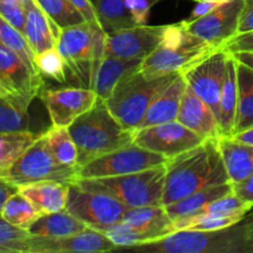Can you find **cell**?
Masks as SVG:
<instances>
[{"mask_svg": "<svg viewBox=\"0 0 253 253\" xmlns=\"http://www.w3.org/2000/svg\"><path fill=\"white\" fill-rule=\"evenodd\" d=\"M240 63H244L253 69V52H239V53H231Z\"/></svg>", "mask_w": 253, "mask_h": 253, "instance_id": "obj_49", "label": "cell"}, {"mask_svg": "<svg viewBox=\"0 0 253 253\" xmlns=\"http://www.w3.org/2000/svg\"><path fill=\"white\" fill-rule=\"evenodd\" d=\"M0 46L15 52L19 57H21L25 63L35 71L40 73L36 67V54L32 51L29 41L26 40L25 35L21 31L12 26L10 22H7L4 17L0 15Z\"/></svg>", "mask_w": 253, "mask_h": 253, "instance_id": "obj_34", "label": "cell"}, {"mask_svg": "<svg viewBox=\"0 0 253 253\" xmlns=\"http://www.w3.org/2000/svg\"><path fill=\"white\" fill-rule=\"evenodd\" d=\"M35 62H36V67L42 77L53 79L58 83H66L68 81L66 63H64L63 57L61 56L57 47L36 54Z\"/></svg>", "mask_w": 253, "mask_h": 253, "instance_id": "obj_38", "label": "cell"}, {"mask_svg": "<svg viewBox=\"0 0 253 253\" xmlns=\"http://www.w3.org/2000/svg\"><path fill=\"white\" fill-rule=\"evenodd\" d=\"M161 0H126V6L136 25H146L151 9Z\"/></svg>", "mask_w": 253, "mask_h": 253, "instance_id": "obj_42", "label": "cell"}, {"mask_svg": "<svg viewBox=\"0 0 253 253\" xmlns=\"http://www.w3.org/2000/svg\"><path fill=\"white\" fill-rule=\"evenodd\" d=\"M229 56L224 48L217 49L183 73L188 85L212 109L216 118Z\"/></svg>", "mask_w": 253, "mask_h": 253, "instance_id": "obj_15", "label": "cell"}, {"mask_svg": "<svg viewBox=\"0 0 253 253\" xmlns=\"http://www.w3.org/2000/svg\"><path fill=\"white\" fill-rule=\"evenodd\" d=\"M249 31H253V0H246L245 1L241 19H240L239 34Z\"/></svg>", "mask_w": 253, "mask_h": 253, "instance_id": "obj_47", "label": "cell"}, {"mask_svg": "<svg viewBox=\"0 0 253 253\" xmlns=\"http://www.w3.org/2000/svg\"><path fill=\"white\" fill-rule=\"evenodd\" d=\"M106 32L99 24H84L59 31L57 48L63 57L68 78L77 86L91 89L94 74L105 56Z\"/></svg>", "mask_w": 253, "mask_h": 253, "instance_id": "obj_3", "label": "cell"}, {"mask_svg": "<svg viewBox=\"0 0 253 253\" xmlns=\"http://www.w3.org/2000/svg\"><path fill=\"white\" fill-rule=\"evenodd\" d=\"M252 205L242 200L239 195L235 194L234 192L230 194L224 195L219 199L214 200L209 205L204 208L202 211L198 212L200 214H215L221 215V216H237L244 217L245 215L249 214L250 210L252 209Z\"/></svg>", "mask_w": 253, "mask_h": 253, "instance_id": "obj_39", "label": "cell"}, {"mask_svg": "<svg viewBox=\"0 0 253 253\" xmlns=\"http://www.w3.org/2000/svg\"><path fill=\"white\" fill-rule=\"evenodd\" d=\"M41 133L32 131L0 133V178H4L17 158L36 141Z\"/></svg>", "mask_w": 253, "mask_h": 253, "instance_id": "obj_31", "label": "cell"}, {"mask_svg": "<svg viewBox=\"0 0 253 253\" xmlns=\"http://www.w3.org/2000/svg\"><path fill=\"white\" fill-rule=\"evenodd\" d=\"M142 59L119 58V57L104 56L94 74L91 89L100 100L106 101L118 85L119 82L128 74L138 71Z\"/></svg>", "mask_w": 253, "mask_h": 253, "instance_id": "obj_22", "label": "cell"}, {"mask_svg": "<svg viewBox=\"0 0 253 253\" xmlns=\"http://www.w3.org/2000/svg\"><path fill=\"white\" fill-rule=\"evenodd\" d=\"M126 209L127 207L109 195L84 189L76 182L69 184L66 210L90 229L103 232L123 221Z\"/></svg>", "mask_w": 253, "mask_h": 253, "instance_id": "obj_9", "label": "cell"}, {"mask_svg": "<svg viewBox=\"0 0 253 253\" xmlns=\"http://www.w3.org/2000/svg\"><path fill=\"white\" fill-rule=\"evenodd\" d=\"M1 216L14 226L29 230L41 214L29 198L17 192L6 200L2 208Z\"/></svg>", "mask_w": 253, "mask_h": 253, "instance_id": "obj_32", "label": "cell"}, {"mask_svg": "<svg viewBox=\"0 0 253 253\" xmlns=\"http://www.w3.org/2000/svg\"><path fill=\"white\" fill-rule=\"evenodd\" d=\"M85 229H88V226L84 222L64 209L53 214L41 215L31 225L29 232L34 236L63 237L78 234Z\"/></svg>", "mask_w": 253, "mask_h": 253, "instance_id": "obj_28", "label": "cell"}, {"mask_svg": "<svg viewBox=\"0 0 253 253\" xmlns=\"http://www.w3.org/2000/svg\"><path fill=\"white\" fill-rule=\"evenodd\" d=\"M166 161L167 158L165 156L146 150L133 142L86 163L85 166L79 168L78 178H101L131 174L162 166Z\"/></svg>", "mask_w": 253, "mask_h": 253, "instance_id": "obj_10", "label": "cell"}, {"mask_svg": "<svg viewBox=\"0 0 253 253\" xmlns=\"http://www.w3.org/2000/svg\"><path fill=\"white\" fill-rule=\"evenodd\" d=\"M0 86L9 93L35 99L43 88V79L15 52L0 46Z\"/></svg>", "mask_w": 253, "mask_h": 253, "instance_id": "obj_17", "label": "cell"}, {"mask_svg": "<svg viewBox=\"0 0 253 253\" xmlns=\"http://www.w3.org/2000/svg\"><path fill=\"white\" fill-rule=\"evenodd\" d=\"M69 184L62 182L31 183L20 187L19 192L31 200L40 214L47 215L66 209Z\"/></svg>", "mask_w": 253, "mask_h": 253, "instance_id": "obj_25", "label": "cell"}, {"mask_svg": "<svg viewBox=\"0 0 253 253\" xmlns=\"http://www.w3.org/2000/svg\"><path fill=\"white\" fill-rule=\"evenodd\" d=\"M39 96L46 106L52 126L58 127H68L82 114L90 110L99 99L93 89L83 86L46 89Z\"/></svg>", "mask_w": 253, "mask_h": 253, "instance_id": "obj_14", "label": "cell"}, {"mask_svg": "<svg viewBox=\"0 0 253 253\" xmlns=\"http://www.w3.org/2000/svg\"><path fill=\"white\" fill-rule=\"evenodd\" d=\"M165 178L166 167L162 165L131 174L78 178L76 183L86 190L109 195L125 207L137 208L162 204Z\"/></svg>", "mask_w": 253, "mask_h": 253, "instance_id": "obj_5", "label": "cell"}, {"mask_svg": "<svg viewBox=\"0 0 253 253\" xmlns=\"http://www.w3.org/2000/svg\"><path fill=\"white\" fill-rule=\"evenodd\" d=\"M237 61V59H236ZM239 104L234 136L253 127V69L237 61Z\"/></svg>", "mask_w": 253, "mask_h": 253, "instance_id": "obj_29", "label": "cell"}, {"mask_svg": "<svg viewBox=\"0 0 253 253\" xmlns=\"http://www.w3.org/2000/svg\"><path fill=\"white\" fill-rule=\"evenodd\" d=\"M103 234L118 247V250H131L147 244V239L124 221L116 222L103 231Z\"/></svg>", "mask_w": 253, "mask_h": 253, "instance_id": "obj_40", "label": "cell"}, {"mask_svg": "<svg viewBox=\"0 0 253 253\" xmlns=\"http://www.w3.org/2000/svg\"><path fill=\"white\" fill-rule=\"evenodd\" d=\"M232 192L253 207V174L242 182L232 184Z\"/></svg>", "mask_w": 253, "mask_h": 253, "instance_id": "obj_45", "label": "cell"}, {"mask_svg": "<svg viewBox=\"0 0 253 253\" xmlns=\"http://www.w3.org/2000/svg\"><path fill=\"white\" fill-rule=\"evenodd\" d=\"M230 193H232L231 183L211 185V187L204 188V189L192 193V194L178 200V202L166 205V210L173 219V221L180 219H188V217L195 216L198 212L202 211L207 205H209L214 200L230 194Z\"/></svg>", "mask_w": 253, "mask_h": 253, "instance_id": "obj_26", "label": "cell"}, {"mask_svg": "<svg viewBox=\"0 0 253 253\" xmlns=\"http://www.w3.org/2000/svg\"><path fill=\"white\" fill-rule=\"evenodd\" d=\"M100 26L106 34L137 26L131 16L126 0H93Z\"/></svg>", "mask_w": 253, "mask_h": 253, "instance_id": "obj_30", "label": "cell"}, {"mask_svg": "<svg viewBox=\"0 0 253 253\" xmlns=\"http://www.w3.org/2000/svg\"><path fill=\"white\" fill-rule=\"evenodd\" d=\"M162 205H169L211 185L230 182L217 138H208L189 151L167 158Z\"/></svg>", "mask_w": 253, "mask_h": 253, "instance_id": "obj_1", "label": "cell"}, {"mask_svg": "<svg viewBox=\"0 0 253 253\" xmlns=\"http://www.w3.org/2000/svg\"><path fill=\"white\" fill-rule=\"evenodd\" d=\"M79 168L62 165L52 153L43 133L20 156L2 179L17 187L39 182L73 183Z\"/></svg>", "mask_w": 253, "mask_h": 253, "instance_id": "obj_7", "label": "cell"}, {"mask_svg": "<svg viewBox=\"0 0 253 253\" xmlns=\"http://www.w3.org/2000/svg\"><path fill=\"white\" fill-rule=\"evenodd\" d=\"M36 2L59 30L86 22L69 0H36Z\"/></svg>", "mask_w": 253, "mask_h": 253, "instance_id": "obj_35", "label": "cell"}, {"mask_svg": "<svg viewBox=\"0 0 253 253\" xmlns=\"http://www.w3.org/2000/svg\"><path fill=\"white\" fill-rule=\"evenodd\" d=\"M208 138L193 132L178 120L148 126L135 131L133 142L155 153L172 158L197 147Z\"/></svg>", "mask_w": 253, "mask_h": 253, "instance_id": "obj_12", "label": "cell"}, {"mask_svg": "<svg viewBox=\"0 0 253 253\" xmlns=\"http://www.w3.org/2000/svg\"><path fill=\"white\" fill-rule=\"evenodd\" d=\"M0 15L24 34L26 24V10L24 4L15 1H0Z\"/></svg>", "mask_w": 253, "mask_h": 253, "instance_id": "obj_41", "label": "cell"}, {"mask_svg": "<svg viewBox=\"0 0 253 253\" xmlns=\"http://www.w3.org/2000/svg\"><path fill=\"white\" fill-rule=\"evenodd\" d=\"M217 145L231 184L253 174V145L224 136L217 138Z\"/></svg>", "mask_w": 253, "mask_h": 253, "instance_id": "obj_24", "label": "cell"}, {"mask_svg": "<svg viewBox=\"0 0 253 253\" xmlns=\"http://www.w3.org/2000/svg\"><path fill=\"white\" fill-rule=\"evenodd\" d=\"M224 49L229 53L253 52V31L237 34L229 42H226Z\"/></svg>", "mask_w": 253, "mask_h": 253, "instance_id": "obj_43", "label": "cell"}, {"mask_svg": "<svg viewBox=\"0 0 253 253\" xmlns=\"http://www.w3.org/2000/svg\"><path fill=\"white\" fill-rule=\"evenodd\" d=\"M32 100L16 93L0 95V133L30 131L29 108Z\"/></svg>", "mask_w": 253, "mask_h": 253, "instance_id": "obj_27", "label": "cell"}, {"mask_svg": "<svg viewBox=\"0 0 253 253\" xmlns=\"http://www.w3.org/2000/svg\"><path fill=\"white\" fill-rule=\"evenodd\" d=\"M242 217L221 216L215 214H200L188 219H180L174 221V230H190V231H216L236 224Z\"/></svg>", "mask_w": 253, "mask_h": 253, "instance_id": "obj_36", "label": "cell"}, {"mask_svg": "<svg viewBox=\"0 0 253 253\" xmlns=\"http://www.w3.org/2000/svg\"><path fill=\"white\" fill-rule=\"evenodd\" d=\"M123 221L142 234L147 239V244L175 232L174 221L162 204L127 208Z\"/></svg>", "mask_w": 253, "mask_h": 253, "instance_id": "obj_18", "label": "cell"}, {"mask_svg": "<svg viewBox=\"0 0 253 253\" xmlns=\"http://www.w3.org/2000/svg\"><path fill=\"white\" fill-rule=\"evenodd\" d=\"M246 0H229L209 14L194 20H183L185 29L214 48H224L239 34L240 19Z\"/></svg>", "mask_w": 253, "mask_h": 253, "instance_id": "obj_11", "label": "cell"}, {"mask_svg": "<svg viewBox=\"0 0 253 253\" xmlns=\"http://www.w3.org/2000/svg\"><path fill=\"white\" fill-rule=\"evenodd\" d=\"M237 104H239V84H237V61L231 53L227 59L226 74L224 85L220 95L217 124H219L220 137L234 136L237 118Z\"/></svg>", "mask_w": 253, "mask_h": 253, "instance_id": "obj_23", "label": "cell"}, {"mask_svg": "<svg viewBox=\"0 0 253 253\" xmlns=\"http://www.w3.org/2000/svg\"><path fill=\"white\" fill-rule=\"evenodd\" d=\"M69 1H71V4L83 15V17L85 19L86 22H90V24H99L95 6H94V2L91 1V0H69Z\"/></svg>", "mask_w": 253, "mask_h": 253, "instance_id": "obj_44", "label": "cell"}, {"mask_svg": "<svg viewBox=\"0 0 253 253\" xmlns=\"http://www.w3.org/2000/svg\"><path fill=\"white\" fill-rule=\"evenodd\" d=\"M29 230L20 229L0 215V253H29Z\"/></svg>", "mask_w": 253, "mask_h": 253, "instance_id": "obj_37", "label": "cell"}, {"mask_svg": "<svg viewBox=\"0 0 253 253\" xmlns=\"http://www.w3.org/2000/svg\"><path fill=\"white\" fill-rule=\"evenodd\" d=\"M24 5L26 10L24 35L35 54L57 47V40L61 30L48 19L36 0H26Z\"/></svg>", "mask_w": 253, "mask_h": 253, "instance_id": "obj_21", "label": "cell"}, {"mask_svg": "<svg viewBox=\"0 0 253 253\" xmlns=\"http://www.w3.org/2000/svg\"><path fill=\"white\" fill-rule=\"evenodd\" d=\"M19 189L20 188L16 184H12V183L0 178V215H1L2 208H4L6 200L15 193L19 192Z\"/></svg>", "mask_w": 253, "mask_h": 253, "instance_id": "obj_48", "label": "cell"}, {"mask_svg": "<svg viewBox=\"0 0 253 253\" xmlns=\"http://www.w3.org/2000/svg\"><path fill=\"white\" fill-rule=\"evenodd\" d=\"M167 30L168 25H137L109 32L105 39V56L143 61L160 47Z\"/></svg>", "mask_w": 253, "mask_h": 253, "instance_id": "obj_13", "label": "cell"}, {"mask_svg": "<svg viewBox=\"0 0 253 253\" xmlns=\"http://www.w3.org/2000/svg\"><path fill=\"white\" fill-rule=\"evenodd\" d=\"M227 1L229 0H202V1H198L188 20H194L200 16H204V15L209 14L210 11H212L216 7H219L220 5L225 4Z\"/></svg>", "mask_w": 253, "mask_h": 253, "instance_id": "obj_46", "label": "cell"}, {"mask_svg": "<svg viewBox=\"0 0 253 253\" xmlns=\"http://www.w3.org/2000/svg\"><path fill=\"white\" fill-rule=\"evenodd\" d=\"M177 74L147 78L138 69L119 82L106 105L124 127L136 131L153 99Z\"/></svg>", "mask_w": 253, "mask_h": 253, "instance_id": "obj_6", "label": "cell"}, {"mask_svg": "<svg viewBox=\"0 0 253 253\" xmlns=\"http://www.w3.org/2000/svg\"><path fill=\"white\" fill-rule=\"evenodd\" d=\"M6 93H9V91H6L4 88H2V86H0V95H2V94H6Z\"/></svg>", "mask_w": 253, "mask_h": 253, "instance_id": "obj_52", "label": "cell"}, {"mask_svg": "<svg viewBox=\"0 0 253 253\" xmlns=\"http://www.w3.org/2000/svg\"><path fill=\"white\" fill-rule=\"evenodd\" d=\"M194 1H197V2H198V1H202V0H194Z\"/></svg>", "mask_w": 253, "mask_h": 253, "instance_id": "obj_53", "label": "cell"}, {"mask_svg": "<svg viewBox=\"0 0 253 253\" xmlns=\"http://www.w3.org/2000/svg\"><path fill=\"white\" fill-rule=\"evenodd\" d=\"M47 143L57 161L68 167H78V151L68 127L52 126L43 132Z\"/></svg>", "mask_w": 253, "mask_h": 253, "instance_id": "obj_33", "label": "cell"}, {"mask_svg": "<svg viewBox=\"0 0 253 253\" xmlns=\"http://www.w3.org/2000/svg\"><path fill=\"white\" fill-rule=\"evenodd\" d=\"M215 51L217 49L190 34L183 21L170 24L160 47L142 61L140 72L147 78L184 73Z\"/></svg>", "mask_w": 253, "mask_h": 253, "instance_id": "obj_4", "label": "cell"}, {"mask_svg": "<svg viewBox=\"0 0 253 253\" xmlns=\"http://www.w3.org/2000/svg\"><path fill=\"white\" fill-rule=\"evenodd\" d=\"M174 247L179 253H253V212L216 231L182 230Z\"/></svg>", "mask_w": 253, "mask_h": 253, "instance_id": "obj_8", "label": "cell"}, {"mask_svg": "<svg viewBox=\"0 0 253 253\" xmlns=\"http://www.w3.org/2000/svg\"><path fill=\"white\" fill-rule=\"evenodd\" d=\"M231 137L236 138V140H239V141H242V142H246V143H250V145H253V127L244 131V132L237 133V135H235V136H231Z\"/></svg>", "mask_w": 253, "mask_h": 253, "instance_id": "obj_50", "label": "cell"}, {"mask_svg": "<svg viewBox=\"0 0 253 253\" xmlns=\"http://www.w3.org/2000/svg\"><path fill=\"white\" fill-rule=\"evenodd\" d=\"M177 120L204 138H219L217 118L212 109L187 85Z\"/></svg>", "mask_w": 253, "mask_h": 253, "instance_id": "obj_19", "label": "cell"}, {"mask_svg": "<svg viewBox=\"0 0 253 253\" xmlns=\"http://www.w3.org/2000/svg\"><path fill=\"white\" fill-rule=\"evenodd\" d=\"M187 81L183 73L177 74L158 95L153 99L150 108L146 111L145 118L142 119L138 128L148 127V126L160 125L163 123L177 120L180 110L183 94L187 89Z\"/></svg>", "mask_w": 253, "mask_h": 253, "instance_id": "obj_20", "label": "cell"}, {"mask_svg": "<svg viewBox=\"0 0 253 253\" xmlns=\"http://www.w3.org/2000/svg\"><path fill=\"white\" fill-rule=\"evenodd\" d=\"M78 151V167L133 143L135 131L124 127L104 100L82 114L68 126Z\"/></svg>", "mask_w": 253, "mask_h": 253, "instance_id": "obj_2", "label": "cell"}, {"mask_svg": "<svg viewBox=\"0 0 253 253\" xmlns=\"http://www.w3.org/2000/svg\"><path fill=\"white\" fill-rule=\"evenodd\" d=\"M0 1H15V2H21V4H24L26 0H0Z\"/></svg>", "mask_w": 253, "mask_h": 253, "instance_id": "obj_51", "label": "cell"}, {"mask_svg": "<svg viewBox=\"0 0 253 253\" xmlns=\"http://www.w3.org/2000/svg\"><path fill=\"white\" fill-rule=\"evenodd\" d=\"M118 247L103 234L88 227L78 234L63 237H41L31 235L29 253H104Z\"/></svg>", "mask_w": 253, "mask_h": 253, "instance_id": "obj_16", "label": "cell"}]
</instances>
